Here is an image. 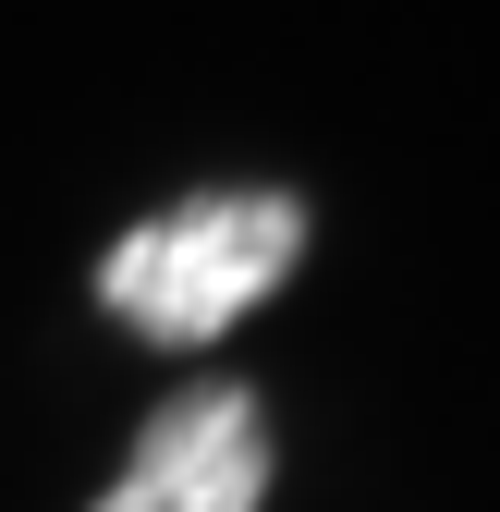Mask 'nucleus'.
<instances>
[{
  "instance_id": "1",
  "label": "nucleus",
  "mask_w": 500,
  "mask_h": 512,
  "mask_svg": "<svg viewBox=\"0 0 500 512\" xmlns=\"http://www.w3.org/2000/svg\"><path fill=\"white\" fill-rule=\"evenodd\" d=\"M293 256H305V196H281V183H220V196H183L147 232H122L98 256V305L135 342L196 354V342H220L232 317H257L293 281Z\"/></svg>"
},
{
  "instance_id": "2",
  "label": "nucleus",
  "mask_w": 500,
  "mask_h": 512,
  "mask_svg": "<svg viewBox=\"0 0 500 512\" xmlns=\"http://www.w3.org/2000/svg\"><path fill=\"white\" fill-rule=\"evenodd\" d=\"M257 500H269V403L244 378H183L86 512H257Z\"/></svg>"
}]
</instances>
